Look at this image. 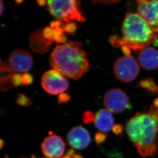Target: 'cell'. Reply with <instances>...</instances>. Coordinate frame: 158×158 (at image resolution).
I'll return each instance as SVG.
<instances>
[{"instance_id":"1","label":"cell","mask_w":158,"mask_h":158,"mask_svg":"<svg viewBox=\"0 0 158 158\" xmlns=\"http://www.w3.org/2000/svg\"><path fill=\"white\" fill-rule=\"evenodd\" d=\"M127 135L142 157H154L158 151V108L152 104L127 121Z\"/></svg>"},{"instance_id":"2","label":"cell","mask_w":158,"mask_h":158,"mask_svg":"<svg viewBox=\"0 0 158 158\" xmlns=\"http://www.w3.org/2000/svg\"><path fill=\"white\" fill-rule=\"evenodd\" d=\"M49 63L53 69L73 80L81 78L90 67L87 54L78 42L57 45L51 53Z\"/></svg>"},{"instance_id":"3","label":"cell","mask_w":158,"mask_h":158,"mask_svg":"<svg viewBox=\"0 0 158 158\" xmlns=\"http://www.w3.org/2000/svg\"><path fill=\"white\" fill-rule=\"evenodd\" d=\"M122 37H110V43L115 47L127 46L141 51L157 40L158 35L138 14L127 12L121 27Z\"/></svg>"},{"instance_id":"4","label":"cell","mask_w":158,"mask_h":158,"mask_svg":"<svg viewBox=\"0 0 158 158\" xmlns=\"http://www.w3.org/2000/svg\"><path fill=\"white\" fill-rule=\"evenodd\" d=\"M50 14L58 20L69 23L85 21L79 0H45Z\"/></svg>"},{"instance_id":"5","label":"cell","mask_w":158,"mask_h":158,"mask_svg":"<svg viewBox=\"0 0 158 158\" xmlns=\"http://www.w3.org/2000/svg\"><path fill=\"white\" fill-rule=\"evenodd\" d=\"M114 73L118 80L125 83L134 80L140 73L137 62L131 56L120 57L113 66Z\"/></svg>"},{"instance_id":"6","label":"cell","mask_w":158,"mask_h":158,"mask_svg":"<svg viewBox=\"0 0 158 158\" xmlns=\"http://www.w3.org/2000/svg\"><path fill=\"white\" fill-rule=\"evenodd\" d=\"M41 85L46 92L52 95L64 93L69 88L67 79L54 69L48 70L44 73Z\"/></svg>"},{"instance_id":"7","label":"cell","mask_w":158,"mask_h":158,"mask_svg":"<svg viewBox=\"0 0 158 158\" xmlns=\"http://www.w3.org/2000/svg\"><path fill=\"white\" fill-rule=\"evenodd\" d=\"M103 103L106 109L115 113H122L131 108L128 95L119 88L107 91L103 97Z\"/></svg>"},{"instance_id":"8","label":"cell","mask_w":158,"mask_h":158,"mask_svg":"<svg viewBox=\"0 0 158 158\" xmlns=\"http://www.w3.org/2000/svg\"><path fill=\"white\" fill-rule=\"evenodd\" d=\"M137 11L156 33H158V0H137Z\"/></svg>"},{"instance_id":"9","label":"cell","mask_w":158,"mask_h":158,"mask_svg":"<svg viewBox=\"0 0 158 158\" xmlns=\"http://www.w3.org/2000/svg\"><path fill=\"white\" fill-rule=\"evenodd\" d=\"M66 143L60 136L52 134L44 139L41 149L45 157L50 158H61L65 150Z\"/></svg>"},{"instance_id":"10","label":"cell","mask_w":158,"mask_h":158,"mask_svg":"<svg viewBox=\"0 0 158 158\" xmlns=\"http://www.w3.org/2000/svg\"><path fill=\"white\" fill-rule=\"evenodd\" d=\"M8 64L14 72L25 73L29 71L33 66V58L26 51L18 49L11 54Z\"/></svg>"},{"instance_id":"11","label":"cell","mask_w":158,"mask_h":158,"mask_svg":"<svg viewBox=\"0 0 158 158\" xmlns=\"http://www.w3.org/2000/svg\"><path fill=\"white\" fill-rule=\"evenodd\" d=\"M69 144L75 149H85L91 143L89 132L82 126L72 128L67 137Z\"/></svg>"},{"instance_id":"12","label":"cell","mask_w":158,"mask_h":158,"mask_svg":"<svg viewBox=\"0 0 158 158\" xmlns=\"http://www.w3.org/2000/svg\"><path fill=\"white\" fill-rule=\"evenodd\" d=\"M138 61L142 67L146 70L158 68V50L153 47H146L141 51Z\"/></svg>"},{"instance_id":"13","label":"cell","mask_w":158,"mask_h":158,"mask_svg":"<svg viewBox=\"0 0 158 158\" xmlns=\"http://www.w3.org/2000/svg\"><path fill=\"white\" fill-rule=\"evenodd\" d=\"M53 41L50 40L44 36L43 30L36 31L30 36L29 44L32 50L39 54L48 52Z\"/></svg>"},{"instance_id":"14","label":"cell","mask_w":158,"mask_h":158,"mask_svg":"<svg viewBox=\"0 0 158 158\" xmlns=\"http://www.w3.org/2000/svg\"><path fill=\"white\" fill-rule=\"evenodd\" d=\"M114 122L112 112L108 109H100L96 114L95 125L102 132L106 133L112 129Z\"/></svg>"},{"instance_id":"15","label":"cell","mask_w":158,"mask_h":158,"mask_svg":"<svg viewBox=\"0 0 158 158\" xmlns=\"http://www.w3.org/2000/svg\"><path fill=\"white\" fill-rule=\"evenodd\" d=\"M15 72L6 63L1 64V86L9 88L12 86V79Z\"/></svg>"},{"instance_id":"16","label":"cell","mask_w":158,"mask_h":158,"mask_svg":"<svg viewBox=\"0 0 158 158\" xmlns=\"http://www.w3.org/2000/svg\"><path fill=\"white\" fill-rule=\"evenodd\" d=\"M138 85L150 95H158V85L152 78L143 79L138 83Z\"/></svg>"},{"instance_id":"17","label":"cell","mask_w":158,"mask_h":158,"mask_svg":"<svg viewBox=\"0 0 158 158\" xmlns=\"http://www.w3.org/2000/svg\"><path fill=\"white\" fill-rule=\"evenodd\" d=\"M17 104L19 106L26 107L31 104V100L26 95L22 94H18L16 100Z\"/></svg>"},{"instance_id":"18","label":"cell","mask_w":158,"mask_h":158,"mask_svg":"<svg viewBox=\"0 0 158 158\" xmlns=\"http://www.w3.org/2000/svg\"><path fill=\"white\" fill-rule=\"evenodd\" d=\"M95 116H94V113L91 111H86L82 115V122L85 124H89L90 123L95 122Z\"/></svg>"},{"instance_id":"19","label":"cell","mask_w":158,"mask_h":158,"mask_svg":"<svg viewBox=\"0 0 158 158\" xmlns=\"http://www.w3.org/2000/svg\"><path fill=\"white\" fill-rule=\"evenodd\" d=\"M107 137V134H106V133L97 132L95 135L94 140L95 141L96 144L100 145L106 141Z\"/></svg>"},{"instance_id":"20","label":"cell","mask_w":158,"mask_h":158,"mask_svg":"<svg viewBox=\"0 0 158 158\" xmlns=\"http://www.w3.org/2000/svg\"><path fill=\"white\" fill-rule=\"evenodd\" d=\"M33 82V77L30 73L25 72L22 75V83L23 86L30 85Z\"/></svg>"},{"instance_id":"21","label":"cell","mask_w":158,"mask_h":158,"mask_svg":"<svg viewBox=\"0 0 158 158\" xmlns=\"http://www.w3.org/2000/svg\"><path fill=\"white\" fill-rule=\"evenodd\" d=\"M76 24L74 23H69L67 25L64 26V29L67 33L68 34H73L76 31Z\"/></svg>"},{"instance_id":"22","label":"cell","mask_w":158,"mask_h":158,"mask_svg":"<svg viewBox=\"0 0 158 158\" xmlns=\"http://www.w3.org/2000/svg\"><path fill=\"white\" fill-rule=\"evenodd\" d=\"M11 82L14 86H19L21 85H22V75L19 73H15L11 79Z\"/></svg>"},{"instance_id":"23","label":"cell","mask_w":158,"mask_h":158,"mask_svg":"<svg viewBox=\"0 0 158 158\" xmlns=\"http://www.w3.org/2000/svg\"><path fill=\"white\" fill-rule=\"evenodd\" d=\"M70 95L67 93H63L58 96L57 102L58 104L61 103H67L70 100Z\"/></svg>"},{"instance_id":"24","label":"cell","mask_w":158,"mask_h":158,"mask_svg":"<svg viewBox=\"0 0 158 158\" xmlns=\"http://www.w3.org/2000/svg\"><path fill=\"white\" fill-rule=\"evenodd\" d=\"M112 130L114 134L119 136L123 134V126L120 124H115L112 127Z\"/></svg>"},{"instance_id":"25","label":"cell","mask_w":158,"mask_h":158,"mask_svg":"<svg viewBox=\"0 0 158 158\" xmlns=\"http://www.w3.org/2000/svg\"><path fill=\"white\" fill-rule=\"evenodd\" d=\"M120 0H92L93 3H102L103 4H110L117 3Z\"/></svg>"},{"instance_id":"26","label":"cell","mask_w":158,"mask_h":158,"mask_svg":"<svg viewBox=\"0 0 158 158\" xmlns=\"http://www.w3.org/2000/svg\"><path fill=\"white\" fill-rule=\"evenodd\" d=\"M121 50L123 51V54L125 56H131V51L130 48L127 46L121 47Z\"/></svg>"},{"instance_id":"27","label":"cell","mask_w":158,"mask_h":158,"mask_svg":"<svg viewBox=\"0 0 158 158\" xmlns=\"http://www.w3.org/2000/svg\"><path fill=\"white\" fill-rule=\"evenodd\" d=\"M0 14L2 15L3 14L4 11V4H3V1L1 0V4H0Z\"/></svg>"},{"instance_id":"28","label":"cell","mask_w":158,"mask_h":158,"mask_svg":"<svg viewBox=\"0 0 158 158\" xmlns=\"http://www.w3.org/2000/svg\"><path fill=\"white\" fill-rule=\"evenodd\" d=\"M71 157L72 158H83L81 156L76 154H73V155H72Z\"/></svg>"},{"instance_id":"29","label":"cell","mask_w":158,"mask_h":158,"mask_svg":"<svg viewBox=\"0 0 158 158\" xmlns=\"http://www.w3.org/2000/svg\"><path fill=\"white\" fill-rule=\"evenodd\" d=\"M152 104L154 105V106L156 107V108H158V98L156 99L155 100H154Z\"/></svg>"},{"instance_id":"30","label":"cell","mask_w":158,"mask_h":158,"mask_svg":"<svg viewBox=\"0 0 158 158\" xmlns=\"http://www.w3.org/2000/svg\"><path fill=\"white\" fill-rule=\"evenodd\" d=\"M61 158H72L71 156H70L67 155H66V156H63V157Z\"/></svg>"},{"instance_id":"31","label":"cell","mask_w":158,"mask_h":158,"mask_svg":"<svg viewBox=\"0 0 158 158\" xmlns=\"http://www.w3.org/2000/svg\"><path fill=\"white\" fill-rule=\"evenodd\" d=\"M32 158H36L35 157V156L32 155Z\"/></svg>"},{"instance_id":"32","label":"cell","mask_w":158,"mask_h":158,"mask_svg":"<svg viewBox=\"0 0 158 158\" xmlns=\"http://www.w3.org/2000/svg\"><path fill=\"white\" fill-rule=\"evenodd\" d=\"M47 158V157H43V158Z\"/></svg>"}]
</instances>
